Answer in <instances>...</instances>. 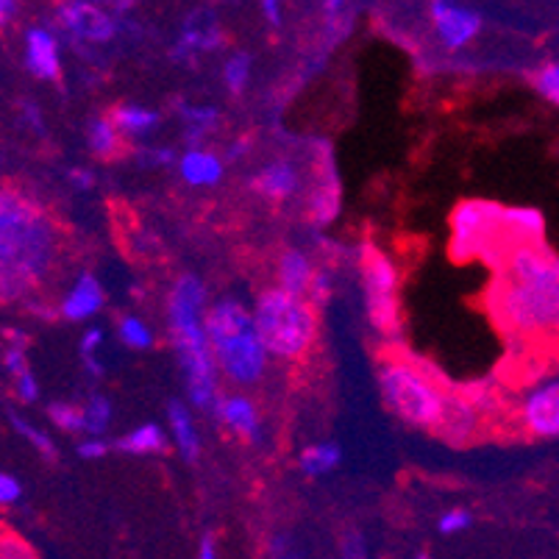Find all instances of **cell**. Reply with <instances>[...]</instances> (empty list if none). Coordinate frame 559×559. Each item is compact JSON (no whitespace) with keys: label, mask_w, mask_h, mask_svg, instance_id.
Wrapping results in <instances>:
<instances>
[{"label":"cell","mask_w":559,"mask_h":559,"mask_svg":"<svg viewBox=\"0 0 559 559\" xmlns=\"http://www.w3.org/2000/svg\"><path fill=\"white\" fill-rule=\"evenodd\" d=\"M498 323L521 337H559V257L537 246H518L504 259L492 293Z\"/></svg>","instance_id":"6da1fadb"},{"label":"cell","mask_w":559,"mask_h":559,"mask_svg":"<svg viewBox=\"0 0 559 559\" xmlns=\"http://www.w3.org/2000/svg\"><path fill=\"white\" fill-rule=\"evenodd\" d=\"M206 287L198 276H181L167 296V329H170L173 348L179 354L185 370L187 395L198 409H215L221 401L217 390V362L206 337Z\"/></svg>","instance_id":"7a4b0ae2"},{"label":"cell","mask_w":559,"mask_h":559,"mask_svg":"<svg viewBox=\"0 0 559 559\" xmlns=\"http://www.w3.org/2000/svg\"><path fill=\"white\" fill-rule=\"evenodd\" d=\"M203 326H206L217 368L228 381L248 388L262 379L271 354L259 340L253 309H248L240 298H221L210 304Z\"/></svg>","instance_id":"3957f363"},{"label":"cell","mask_w":559,"mask_h":559,"mask_svg":"<svg viewBox=\"0 0 559 559\" xmlns=\"http://www.w3.org/2000/svg\"><path fill=\"white\" fill-rule=\"evenodd\" d=\"M3 271L7 282L17 278V284L32 287L43 278L45 267L53 257V231L43 212L28 198L7 192L3 195Z\"/></svg>","instance_id":"277c9868"},{"label":"cell","mask_w":559,"mask_h":559,"mask_svg":"<svg viewBox=\"0 0 559 559\" xmlns=\"http://www.w3.org/2000/svg\"><path fill=\"white\" fill-rule=\"evenodd\" d=\"M253 323L264 350L273 359H304L318 340V309L307 298L287 296L278 287L259 293L253 304Z\"/></svg>","instance_id":"5b68a950"},{"label":"cell","mask_w":559,"mask_h":559,"mask_svg":"<svg viewBox=\"0 0 559 559\" xmlns=\"http://www.w3.org/2000/svg\"><path fill=\"white\" fill-rule=\"evenodd\" d=\"M379 390L384 395V404L404 424L426 431H437L443 426L449 395L437 388L429 376L420 373L415 365L401 362V359H390V362L381 365Z\"/></svg>","instance_id":"8992f818"},{"label":"cell","mask_w":559,"mask_h":559,"mask_svg":"<svg viewBox=\"0 0 559 559\" xmlns=\"http://www.w3.org/2000/svg\"><path fill=\"white\" fill-rule=\"evenodd\" d=\"M359 273H362L365 309L370 326L384 337H395L401 329L399 314V267L388 253L362 242L359 246Z\"/></svg>","instance_id":"52a82bcc"},{"label":"cell","mask_w":559,"mask_h":559,"mask_svg":"<svg viewBox=\"0 0 559 559\" xmlns=\"http://www.w3.org/2000/svg\"><path fill=\"white\" fill-rule=\"evenodd\" d=\"M504 212L496 203L465 201L454 210L451 228H454V253L460 259L471 257H501L507 259L504 240L510 237L504 226Z\"/></svg>","instance_id":"ba28073f"},{"label":"cell","mask_w":559,"mask_h":559,"mask_svg":"<svg viewBox=\"0 0 559 559\" xmlns=\"http://www.w3.org/2000/svg\"><path fill=\"white\" fill-rule=\"evenodd\" d=\"M518 424L535 440L559 437V373L535 381L518 401Z\"/></svg>","instance_id":"9c48e42d"},{"label":"cell","mask_w":559,"mask_h":559,"mask_svg":"<svg viewBox=\"0 0 559 559\" xmlns=\"http://www.w3.org/2000/svg\"><path fill=\"white\" fill-rule=\"evenodd\" d=\"M56 20H59L64 32L95 45L111 43L117 37V32H120V23H117L115 14H109L98 3H84V0H68V3H62V7L56 9Z\"/></svg>","instance_id":"30bf717a"},{"label":"cell","mask_w":559,"mask_h":559,"mask_svg":"<svg viewBox=\"0 0 559 559\" xmlns=\"http://www.w3.org/2000/svg\"><path fill=\"white\" fill-rule=\"evenodd\" d=\"M431 28H435L440 45L449 50H462L474 43L481 32V14L465 3L451 0H435L429 7Z\"/></svg>","instance_id":"8fae6325"},{"label":"cell","mask_w":559,"mask_h":559,"mask_svg":"<svg viewBox=\"0 0 559 559\" xmlns=\"http://www.w3.org/2000/svg\"><path fill=\"white\" fill-rule=\"evenodd\" d=\"M25 68L39 81H59L62 75V50L48 25H32L23 34Z\"/></svg>","instance_id":"7c38bea8"},{"label":"cell","mask_w":559,"mask_h":559,"mask_svg":"<svg viewBox=\"0 0 559 559\" xmlns=\"http://www.w3.org/2000/svg\"><path fill=\"white\" fill-rule=\"evenodd\" d=\"M251 187L257 195L267 198V201H287L301 190V173H298L296 162L273 159L253 173Z\"/></svg>","instance_id":"4fadbf2b"},{"label":"cell","mask_w":559,"mask_h":559,"mask_svg":"<svg viewBox=\"0 0 559 559\" xmlns=\"http://www.w3.org/2000/svg\"><path fill=\"white\" fill-rule=\"evenodd\" d=\"M104 304L106 293L98 278L93 273H81L73 287L62 296V301H59V314L64 320H73V323H84V320L95 318L104 309Z\"/></svg>","instance_id":"5bb4252c"},{"label":"cell","mask_w":559,"mask_h":559,"mask_svg":"<svg viewBox=\"0 0 559 559\" xmlns=\"http://www.w3.org/2000/svg\"><path fill=\"white\" fill-rule=\"evenodd\" d=\"M314 276H318V271L312 267V259H309L304 251H298V248H287V251L278 257L276 287L284 289L287 296L309 298Z\"/></svg>","instance_id":"9a60e30c"},{"label":"cell","mask_w":559,"mask_h":559,"mask_svg":"<svg viewBox=\"0 0 559 559\" xmlns=\"http://www.w3.org/2000/svg\"><path fill=\"white\" fill-rule=\"evenodd\" d=\"M215 415L231 435L242 437V440H257L259 437V409L248 395H221Z\"/></svg>","instance_id":"2e32d148"},{"label":"cell","mask_w":559,"mask_h":559,"mask_svg":"<svg viewBox=\"0 0 559 559\" xmlns=\"http://www.w3.org/2000/svg\"><path fill=\"white\" fill-rule=\"evenodd\" d=\"M179 176L190 187H215L223 181V156L210 148H187L179 156Z\"/></svg>","instance_id":"e0dca14e"},{"label":"cell","mask_w":559,"mask_h":559,"mask_svg":"<svg viewBox=\"0 0 559 559\" xmlns=\"http://www.w3.org/2000/svg\"><path fill=\"white\" fill-rule=\"evenodd\" d=\"M223 43V34L217 25H201L198 23V17L187 20V25L181 28L179 39H176V45H173L170 56L176 59V62H190L192 56L195 53H210V50L221 48Z\"/></svg>","instance_id":"ac0fdd59"},{"label":"cell","mask_w":559,"mask_h":559,"mask_svg":"<svg viewBox=\"0 0 559 559\" xmlns=\"http://www.w3.org/2000/svg\"><path fill=\"white\" fill-rule=\"evenodd\" d=\"M479 426V409L462 395H449V409H445V420L440 426V435L449 440V443H465L471 440V435Z\"/></svg>","instance_id":"d6986e66"},{"label":"cell","mask_w":559,"mask_h":559,"mask_svg":"<svg viewBox=\"0 0 559 559\" xmlns=\"http://www.w3.org/2000/svg\"><path fill=\"white\" fill-rule=\"evenodd\" d=\"M167 415H170L173 443H176L179 454L185 456L187 462H195L198 454H201V440H198L192 412L187 409L185 401H170V404H167Z\"/></svg>","instance_id":"ffe728a7"},{"label":"cell","mask_w":559,"mask_h":559,"mask_svg":"<svg viewBox=\"0 0 559 559\" xmlns=\"http://www.w3.org/2000/svg\"><path fill=\"white\" fill-rule=\"evenodd\" d=\"M340 212V185L337 176H334L332 159H329L326 170H323V179L312 190V198H309V215L318 226H329V223L337 217Z\"/></svg>","instance_id":"44dd1931"},{"label":"cell","mask_w":559,"mask_h":559,"mask_svg":"<svg viewBox=\"0 0 559 559\" xmlns=\"http://www.w3.org/2000/svg\"><path fill=\"white\" fill-rule=\"evenodd\" d=\"M117 131L126 136H145L159 126V111L148 109L142 104H120L111 111Z\"/></svg>","instance_id":"7402d4cb"},{"label":"cell","mask_w":559,"mask_h":559,"mask_svg":"<svg viewBox=\"0 0 559 559\" xmlns=\"http://www.w3.org/2000/svg\"><path fill=\"white\" fill-rule=\"evenodd\" d=\"M117 449L126 454H162L167 449V435L159 424H142L120 437Z\"/></svg>","instance_id":"603a6c76"},{"label":"cell","mask_w":559,"mask_h":559,"mask_svg":"<svg viewBox=\"0 0 559 559\" xmlns=\"http://www.w3.org/2000/svg\"><path fill=\"white\" fill-rule=\"evenodd\" d=\"M343 462V449L334 440H320L301 451V471L307 476H326Z\"/></svg>","instance_id":"cb8c5ba5"},{"label":"cell","mask_w":559,"mask_h":559,"mask_svg":"<svg viewBox=\"0 0 559 559\" xmlns=\"http://www.w3.org/2000/svg\"><path fill=\"white\" fill-rule=\"evenodd\" d=\"M86 142L98 159H111L120 148V131H117L111 117H93L86 126Z\"/></svg>","instance_id":"d4e9b609"},{"label":"cell","mask_w":559,"mask_h":559,"mask_svg":"<svg viewBox=\"0 0 559 559\" xmlns=\"http://www.w3.org/2000/svg\"><path fill=\"white\" fill-rule=\"evenodd\" d=\"M9 424H12V429L17 431V435L23 437L25 443L32 445L34 451H39V454L48 456V460H56V445L53 440H50L48 431L34 426L32 420H25L23 415H14V412H9Z\"/></svg>","instance_id":"484cf974"},{"label":"cell","mask_w":559,"mask_h":559,"mask_svg":"<svg viewBox=\"0 0 559 559\" xmlns=\"http://www.w3.org/2000/svg\"><path fill=\"white\" fill-rule=\"evenodd\" d=\"M84 426L90 437L106 435L111 426V401L104 393H93L84 404Z\"/></svg>","instance_id":"4316f807"},{"label":"cell","mask_w":559,"mask_h":559,"mask_svg":"<svg viewBox=\"0 0 559 559\" xmlns=\"http://www.w3.org/2000/svg\"><path fill=\"white\" fill-rule=\"evenodd\" d=\"M117 334H120L123 345H129L131 350H148L151 345H154V332H151L148 323L136 318V314H126V318H120Z\"/></svg>","instance_id":"83f0119b"},{"label":"cell","mask_w":559,"mask_h":559,"mask_svg":"<svg viewBox=\"0 0 559 559\" xmlns=\"http://www.w3.org/2000/svg\"><path fill=\"white\" fill-rule=\"evenodd\" d=\"M223 81H226L228 93L240 95L251 81V56L248 53H234L228 56L223 64Z\"/></svg>","instance_id":"f1b7e54d"},{"label":"cell","mask_w":559,"mask_h":559,"mask_svg":"<svg viewBox=\"0 0 559 559\" xmlns=\"http://www.w3.org/2000/svg\"><path fill=\"white\" fill-rule=\"evenodd\" d=\"M48 418L56 429L68 431V435H75V431H86L84 426V409L68 404V401H53L48 404Z\"/></svg>","instance_id":"f546056e"},{"label":"cell","mask_w":559,"mask_h":559,"mask_svg":"<svg viewBox=\"0 0 559 559\" xmlns=\"http://www.w3.org/2000/svg\"><path fill=\"white\" fill-rule=\"evenodd\" d=\"M179 115L181 120H185L187 129H203V131H210L212 126L221 120V111L210 104H181Z\"/></svg>","instance_id":"4dcf8cb0"},{"label":"cell","mask_w":559,"mask_h":559,"mask_svg":"<svg viewBox=\"0 0 559 559\" xmlns=\"http://www.w3.org/2000/svg\"><path fill=\"white\" fill-rule=\"evenodd\" d=\"M535 90L554 106H559V62H548L537 70Z\"/></svg>","instance_id":"1f68e13d"},{"label":"cell","mask_w":559,"mask_h":559,"mask_svg":"<svg viewBox=\"0 0 559 559\" xmlns=\"http://www.w3.org/2000/svg\"><path fill=\"white\" fill-rule=\"evenodd\" d=\"M471 523H474V515H471L465 507H451V510H445L443 515L437 518V532L445 537L460 535V532H465Z\"/></svg>","instance_id":"d6a6232c"},{"label":"cell","mask_w":559,"mask_h":559,"mask_svg":"<svg viewBox=\"0 0 559 559\" xmlns=\"http://www.w3.org/2000/svg\"><path fill=\"white\" fill-rule=\"evenodd\" d=\"M340 557L343 559H368V543H365L362 532H357V528H348V532L340 537Z\"/></svg>","instance_id":"836d02e7"},{"label":"cell","mask_w":559,"mask_h":559,"mask_svg":"<svg viewBox=\"0 0 559 559\" xmlns=\"http://www.w3.org/2000/svg\"><path fill=\"white\" fill-rule=\"evenodd\" d=\"M14 395H17L23 404H34L39 399V381L32 370L14 376Z\"/></svg>","instance_id":"e575fe53"},{"label":"cell","mask_w":559,"mask_h":559,"mask_svg":"<svg viewBox=\"0 0 559 559\" xmlns=\"http://www.w3.org/2000/svg\"><path fill=\"white\" fill-rule=\"evenodd\" d=\"M3 368H7V373H12V379H14V376L25 373V370H32V368H28V359H25L23 343L9 345L7 354H3Z\"/></svg>","instance_id":"d590c367"},{"label":"cell","mask_w":559,"mask_h":559,"mask_svg":"<svg viewBox=\"0 0 559 559\" xmlns=\"http://www.w3.org/2000/svg\"><path fill=\"white\" fill-rule=\"evenodd\" d=\"M267 559H298V548L289 535H276L267 543Z\"/></svg>","instance_id":"8d00e7d4"},{"label":"cell","mask_w":559,"mask_h":559,"mask_svg":"<svg viewBox=\"0 0 559 559\" xmlns=\"http://www.w3.org/2000/svg\"><path fill=\"white\" fill-rule=\"evenodd\" d=\"M329 296H332V276H329L326 271H318V276H314V284H312V293H309L307 301L318 309L320 304L329 301Z\"/></svg>","instance_id":"74e56055"},{"label":"cell","mask_w":559,"mask_h":559,"mask_svg":"<svg viewBox=\"0 0 559 559\" xmlns=\"http://www.w3.org/2000/svg\"><path fill=\"white\" fill-rule=\"evenodd\" d=\"M100 343H104V329L98 326H90L79 340V350H81V359H93L98 354Z\"/></svg>","instance_id":"f35d334b"},{"label":"cell","mask_w":559,"mask_h":559,"mask_svg":"<svg viewBox=\"0 0 559 559\" xmlns=\"http://www.w3.org/2000/svg\"><path fill=\"white\" fill-rule=\"evenodd\" d=\"M20 498H23V485H20L17 476H12V474L0 476V504L3 507L17 504Z\"/></svg>","instance_id":"ab89813d"},{"label":"cell","mask_w":559,"mask_h":559,"mask_svg":"<svg viewBox=\"0 0 559 559\" xmlns=\"http://www.w3.org/2000/svg\"><path fill=\"white\" fill-rule=\"evenodd\" d=\"M173 162L179 165V156H176V151L173 148H145L142 151V165H151V167H170Z\"/></svg>","instance_id":"60d3db41"},{"label":"cell","mask_w":559,"mask_h":559,"mask_svg":"<svg viewBox=\"0 0 559 559\" xmlns=\"http://www.w3.org/2000/svg\"><path fill=\"white\" fill-rule=\"evenodd\" d=\"M3 559H37L34 548L23 543L20 537L7 535L3 537Z\"/></svg>","instance_id":"b9f144b4"},{"label":"cell","mask_w":559,"mask_h":559,"mask_svg":"<svg viewBox=\"0 0 559 559\" xmlns=\"http://www.w3.org/2000/svg\"><path fill=\"white\" fill-rule=\"evenodd\" d=\"M106 454H109V445L100 437H90V440L79 443V456H84V460H100Z\"/></svg>","instance_id":"7bdbcfd3"},{"label":"cell","mask_w":559,"mask_h":559,"mask_svg":"<svg viewBox=\"0 0 559 559\" xmlns=\"http://www.w3.org/2000/svg\"><path fill=\"white\" fill-rule=\"evenodd\" d=\"M259 12H262L264 23L271 25V28H282V25H284L282 3H276V0H262V7H259Z\"/></svg>","instance_id":"ee69618b"},{"label":"cell","mask_w":559,"mask_h":559,"mask_svg":"<svg viewBox=\"0 0 559 559\" xmlns=\"http://www.w3.org/2000/svg\"><path fill=\"white\" fill-rule=\"evenodd\" d=\"M23 120L28 126H32V131H39V134H43V131H45L43 111H39V106H34L32 100H25V104H23Z\"/></svg>","instance_id":"f6af8a7d"},{"label":"cell","mask_w":559,"mask_h":559,"mask_svg":"<svg viewBox=\"0 0 559 559\" xmlns=\"http://www.w3.org/2000/svg\"><path fill=\"white\" fill-rule=\"evenodd\" d=\"M195 559H221V554H217V537L212 535V532H206V535L201 537Z\"/></svg>","instance_id":"bcb514c9"},{"label":"cell","mask_w":559,"mask_h":559,"mask_svg":"<svg viewBox=\"0 0 559 559\" xmlns=\"http://www.w3.org/2000/svg\"><path fill=\"white\" fill-rule=\"evenodd\" d=\"M68 179H70V185L75 187V190H90V187L95 185L93 173L86 170V167H73V170L68 173Z\"/></svg>","instance_id":"7dc6e473"},{"label":"cell","mask_w":559,"mask_h":559,"mask_svg":"<svg viewBox=\"0 0 559 559\" xmlns=\"http://www.w3.org/2000/svg\"><path fill=\"white\" fill-rule=\"evenodd\" d=\"M248 145H251V142H248V140H237V142H234L231 148H228V159H237V156L246 154Z\"/></svg>","instance_id":"c3c4849f"},{"label":"cell","mask_w":559,"mask_h":559,"mask_svg":"<svg viewBox=\"0 0 559 559\" xmlns=\"http://www.w3.org/2000/svg\"><path fill=\"white\" fill-rule=\"evenodd\" d=\"M14 9H20V7H14L12 0H0V20H3V23H9V20H12Z\"/></svg>","instance_id":"681fc988"},{"label":"cell","mask_w":559,"mask_h":559,"mask_svg":"<svg viewBox=\"0 0 559 559\" xmlns=\"http://www.w3.org/2000/svg\"><path fill=\"white\" fill-rule=\"evenodd\" d=\"M415 559H431V557L426 551H418V554H415Z\"/></svg>","instance_id":"f907efd6"}]
</instances>
